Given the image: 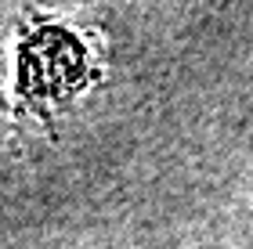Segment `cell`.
<instances>
[{"label":"cell","mask_w":253,"mask_h":249,"mask_svg":"<svg viewBox=\"0 0 253 249\" xmlns=\"http://www.w3.org/2000/svg\"><path fill=\"white\" fill-rule=\"evenodd\" d=\"M98 80L90 43L65 22H37L22 33L15 51L18 98L37 112L65 108Z\"/></svg>","instance_id":"obj_1"}]
</instances>
